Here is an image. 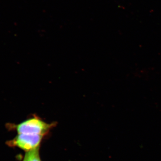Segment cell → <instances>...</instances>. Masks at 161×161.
Returning <instances> with one entry per match:
<instances>
[{
  "instance_id": "6da1fadb",
  "label": "cell",
  "mask_w": 161,
  "mask_h": 161,
  "mask_svg": "<svg viewBox=\"0 0 161 161\" xmlns=\"http://www.w3.org/2000/svg\"><path fill=\"white\" fill-rule=\"evenodd\" d=\"M57 123H47L36 115L21 123L17 126L19 134H32L45 136L53 128L56 126Z\"/></svg>"
},
{
  "instance_id": "7a4b0ae2",
  "label": "cell",
  "mask_w": 161,
  "mask_h": 161,
  "mask_svg": "<svg viewBox=\"0 0 161 161\" xmlns=\"http://www.w3.org/2000/svg\"><path fill=\"white\" fill-rule=\"evenodd\" d=\"M43 136L19 134L14 140L16 146L26 152L40 147Z\"/></svg>"
},
{
  "instance_id": "3957f363",
  "label": "cell",
  "mask_w": 161,
  "mask_h": 161,
  "mask_svg": "<svg viewBox=\"0 0 161 161\" xmlns=\"http://www.w3.org/2000/svg\"><path fill=\"white\" fill-rule=\"evenodd\" d=\"M40 147L26 152L23 161H42L40 156Z\"/></svg>"
}]
</instances>
